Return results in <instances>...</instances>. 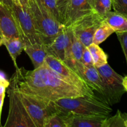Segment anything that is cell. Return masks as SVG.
Masks as SVG:
<instances>
[{"instance_id":"13","label":"cell","mask_w":127,"mask_h":127,"mask_svg":"<svg viewBox=\"0 0 127 127\" xmlns=\"http://www.w3.org/2000/svg\"><path fill=\"white\" fill-rule=\"evenodd\" d=\"M92 11L91 0H70L64 26L69 27L79 17Z\"/></svg>"},{"instance_id":"1","label":"cell","mask_w":127,"mask_h":127,"mask_svg":"<svg viewBox=\"0 0 127 127\" xmlns=\"http://www.w3.org/2000/svg\"><path fill=\"white\" fill-rule=\"evenodd\" d=\"M9 82L17 90L50 101L62 98L89 95L80 88L66 81L44 63L33 70L16 68Z\"/></svg>"},{"instance_id":"12","label":"cell","mask_w":127,"mask_h":127,"mask_svg":"<svg viewBox=\"0 0 127 127\" xmlns=\"http://www.w3.org/2000/svg\"><path fill=\"white\" fill-rule=\"evenodd\" d=\"M64 114L66 127H102L104 122L108 117L99 115Z\"/></svg>"},{"instance_id":"35","label":"cell","mask_w":127,"mask_h":127,"mask_svg":"<svg viewBox=\"0 0 127 127\" xmlns=\"http://www.w3.org/2000/svg\"><path fill=\"white\" fill-rule=\"evenodd\" d=\"M56 1H57V0H56Z\"/></svg>"},{"instance_id":"7","label":"cell","mask_w":127,"mask_h":127,"mask_svg":"<svg viewBox=\"0 0 127 127\" xmlns=\"http://www.w3.org/2000/svg\"><path fill=\"white\" fill-rule=\"evenodd\" d=\"M16 21L19 36L24 44L43 43L33 24L28 7H22L20 4L12 3L11 6Z\"/></svg>"},{"instance_id":"4","label":"cell","mask_w":127,"mask_h":127,"mask_svg":"<svg viewBox=\"0 0 127 127\" xmlns=\"http://www.w3.org/2000/svg\"><path fill=\"white\" fill-rule=\"evenodd\" d=\"M97 69L102 84V98L110 106L120 102L126 92L123 84L124 77L115 72L108 63Z\"/></svg>"},{"instance_id":"11","label":"cell","mask_w":127,"mask_h":127,"mask_svg":"<svg viewBox=\"0 0 127 127\" xmlns=\"http://www.w3.org/2000/svg\"><path fill=\"white\" fill-rule=\"evenodd\" d=\"M0 37L1 38L19 37L18 30L11 6L0 2Z\"/></svg>"},{"instance_id":"8","label":"cell","mask_w":127,"mask_h":127,"mask_svg":"<svg viewBox=\"0 0 127 127\" xmlns=\"http://www.w3.org/2000/svg\"><path fill=\"white\" fill-rule=\"evenodd\" d=\"M103 21L102 17L92 11L79 17L68 27L85 47H88L93 43L95 31Z\"/></svg>"},{"instance_id":"6","label":"cell","mask_w":127,"mask_h":127,"mask_svg":"<svg viewBox=\"0 0 127 127\" xmlns=\"http://www.w3.org/2000/svg\"><path fill=\"white\" fill-rule=\"evenodd\" d=\"M9 99V114L4 127H35L17 91L11 83L7 87Z\"/></svg>"},{"instance_id":"9","label":"cell","mask_w":127,"mask_h":127,"mask_svg":"<svg viewBox=\"0 0 127 127\" xmlns=\"http://www.w3.org/2000/svg\"><path fill=\"white\" fill-rule=\"evenodd\" d=\"M44 63L69 83L80 88L89 95H95L94 91L89 87L84 79L64 61L61 60L53 56L47 55Z\"/></svg>"},{"instance_id":"30","label":"cell","mask_w":127,"mask_h":127,"mask_svg":"<svg viewBox=\"0 0 127 127\" xmlns=\"http://www.w3.org/2000/svg\"><path fill=\"white\" fill-rule=\"evenodd\" d=\"M19 2L22 7H27L28 6V0H19Z\"/></svg>"},{"instance_id":"25","label":"cell","mask_w":127,"mask_h":127,"mask_svg":"<svg viewBox=\"0 0 127 127\" xmlns=\"http://www.w3.org/2000/svg\"><path fill=\"white\" fill-rule=\"evenodd\" d=\"M122 46L127 63V32H115Z\"/></svg>"},{"instance_id":"27","label":"cell","mask_w":127,"mask_h":127,"mask_svg":"<svg viewBox=\"0 0 127 127\" xmlns=\"http://www.w3.org/2000/svg\"><path fill=\"white\" fill-rule=\"evenodd\" d=\"M5 97V93H2L0 95V126H1V111H2V105H3L4 99Z\"/></svg>"},{"instance_id":"28","label":"cell","mask_w":127,"mask_h":127,"mask_svg":"<svg viewBox=\"0 0 127 127\" xmlns=\"http://www.w3.org/2000/svg\"><path fill=\"white\" fill-rule=\"evenodd\" d=\"M8 84H5V83H2V82H0V95L2 94V93H5L6 89L8 87Z\"/></svg>"},{"instance_id":"21","label":"cell","mask_w":127,"mask_h":127,"mask_svg":"<svg viewBox=\"0 0 127 127\" xmlns=\"http://www.w3.org/2000/svg\"><path fill=\"white\" fill-rule=\"evenodd\" d=\"M43 127H66L65 114L60 112L50 114L45 119Z\"/></svg>"},{"instance_id":"19","label":"cell","mask_w":127,"mask_h":127,"mask_svg":"<svg viewBox=\"0 0 127 127\" xmlns=\"http://www.w3.org/2000/svg\"><path fill=\"white\" fill-rule=\"evenodd\" d=\"M102 127H127V114L117 110L115 115L105 119Z\"/></svg>"},{"instance_id":"10","label":"cell","mask_w":127,"mask_h":127,"mask_svg":"<svg viewBox=\"0 0 127 127\" xmlns=\"http://www.w3.org/2000/svg\"><path fill=\"white\" fill-rule=\"evenodd\" d=\"M47 54L62 61L71 59V30L65 27L56 36L50 43L45 45Z\"/></svg>"},{"instance_id":"17","label":"cell","mask_w":127,"mask_h":127,"mask_svg":"<svg viewBox=\"0 0 127 127\" xmlns=\"http://www.w3.org/2000/svg\"><path fill=\"white\" fill-rule=\"evenodd\" d=\"M88 48L91 54L94 65L96 68H99L108 63L107 55L99 45L92 43L88 46Z\"/></svg>"},{"instance_id":"34","label":"cell","mask_w":127,"mask_h":127,"mask_svg":"<svg viewBox=\"0 0 127 127\" xmlns=\"http://www.w3.org/2000/svg\"><path fill=\"white\" fill-rule=\"evenodd\" d=\"M0 82H1V81H0ZM5 84H6V83H5ZM8 85H9V84H8Z\"/></svg>"},{"instance_id":"32","label":"cell","mask_w":127,"mask_h":127,"mask_svg":"<svg viewBox=\"0 0 127 127\" xmlns=\"http://www.w3.org/2000/svg\"><path fill=\"white\" fill-rule=\"evenodd\" d=\"M12 2H14V3H16V4H20L19 2V0H12Z\"/></svg>"},{"instance_id":"20","label":"cell","mask_w":127,"mask_h":127,"mask_svg":"<svg viewBox=\"0 0 127 127\" xmlns=\"http://www.w3.org/2000/svg\"><path fill=\"white\" fill-rule=\"evenodd\" d=\"M112 0H91L93 11L104 18V16L111 11Z\"/></svg>"},{"instance_id":"16","label":"cell","mask_w":127,"mask_h":127,"mask_svg":"<svg viewBox=\"0 0 127 127\" xmlns=\"http://www.w3.org/2000/svg\"><path fill=\"white\" fill-rule=\"evenodd\" d=\"M104 21L115 31V33L127 32V17L124 15L110 11L104 17Z\"/></svg>"},{"instance_id":"33","label":"cell","mask_w":127,"mask_h":127,"mask_svg":"<svg viewBox=\"0 0 127 127\" xmlns=\"http://www.w3.org/2000/svg\"><path fill=\"white\" fill-rule=\"evenodd\" d=\"M2 45V38H1L0 37V46H1Z\"/></svg>"},{"instance_id":"23","label":"cell","mask_w":127,"mask_h":127,"mask_svg":"<svg viewBox=\"0 0 127 127\" xmlns=\"http://www.w3.org/2000/svg\"><path fill=\"white\" fill-rule=\"evenodd\" d=\"M38 1L55 18L57 19L62 24L59 12L57 9L56 0H38Z\"/></svg>"},{"instance_id":"3","label":"cell","mask_w":127,"mask_h":127,"mask_svg":"<svg viewBox=\"0 0 127 127\" xmlns=\"http://www.w3.org/2000/svg\"><path fill=\"white\" fill-rule=\"evenodd\" d=\"M27 7L43 43H50L64 26L55 18L38 0H28Z\"/></svg>"},{"instance_id":"5","label":"cell","mask_w":127,"mask_h":127,"mask_svg":"<svg viewBox=\"0 0 127 127\" xmlns=\"http://www.w3.org/2000/svg\"><path fill=\"white\" fill-rule=\"evenodd\" d=\"M9 83H11V82ZM13 86L14 87V86L13 85ZM15 89L17 91L27 112L33 120L35 126V127H43L47 117L57 112L52 101L29 93L19 91L16 88Z\"/></svg>"},{"instance_id":"24","label":"cell","mask_w":127,"mask_h":127,"mask_svg":"<svg viewBox=\"0 0 127 127\" xmlns=\"http://www.w3.org/2000/svg\"><path fill=\"white\" fill-rule=\"evenodd\" d=\"M114 11L127 17V0H112Z\"/></svg>"},{"instance_id":"15","label":"cell","mask_w":127,"mask_h":127,"mask_svg":"<svg viewBox=\"0 0 127 127\" xmlns=\"http://www.w3.org/2000/svg\"><path fill=\"white\" fill-rule=\"evenodd\" d=\"M2 40V45L5 46L11 56L14 62L15 67L19 68L16 63L17 57L21 55L24 48V43L20 37H12V38H1Z\"/></svg>"},{"instance_id":"26","label":"cell","mask_w":127,"mask_h":127,"mask_svg":"<svg viewBox=\"0 0 127 127\" xmlns=\"http://www.w3.org/2000/svg\"><path fill=\"white\" fill-rule=\"evenodd\" d=\"M81 62L84 65L86 66H92L94 65L93 58L90 51L88 49V47H86L83 50L81 57Z\"/></svg>"},{"instance_id":"14","label":"cell","mask_w":127,"mask_h":127,"mask_svg":"<svg viewBox=\"0 0 127 127\" xmlns=\"http://www.w3.org/2000/svg\"><path fill=\"white\" fill-rule=\"evenodd\" d=\"M24 50L31 58L34 69L43 64L45 59L48 55L46 51L45 46L43 43L24 44Z\"/></svg>"},{"instance_id":"31","label":"cell","mask_w":127,"mask_h":127,"mask_svg":"<svg viewBox=\"0 0 127 127\" xmlns=\"http://www.w3.org/2000/svg\"><path fill=\"white\" fill-rule=\"evenodd\" d=\"M123 84H124V86L125 88V91L127 93V75L125 76V77H124V80H123Z\"/></svg>"},{"instance_id":"22","label":"cell","mask_w":127,"mask_h":127,"mask_svg":"<svg viewBox=\"0 0 127 127\" xmlns=\"http://www.w3.org/2000/svg\"><path fill=\"white\" fill-rule=\"evenodd\" d=\"M85 46L74 36L71 31V59L81 62V57ZM69 59V60H71ZM65 62V61H64Z\"/></svg>"},{"instance_id":"18","label":"cell","mask_w":127,"mask_h":127,"mask_svg":"<svg viewBox=\"0 0 127 127\" xmlns=\"http://www.w3.org/2000/svg\"><path fill=\"white\" fill-rule=\"evenodd\" d=\"M114 33H115V31L106 22L103 21L95 31L93 37V43L100 45Z\"/></svg>"},{"instance_id":"29","label":"cell","mask_w":127,"mask_h":127,"mask_svg":"<svg viewBox=\"0 0 127 127\" xmlns=\"http://www.w3.org/2000/svg\"><path fill=\"white\" fill-rule=\"evenodd\" d=\"M0 2L8 6H11L13 3L12 0H0Z\"/></svg>"},{"instance_id":"2","label":"cell","mask_w":127,"mask_h":127,"mask_svg":"<svg viewBox=\"0 0 127 127\" xmlns=\"http://www.w3.org/2000/svg\"><path fill=\"white\" fill-rule=\"evenodd\" d=\"M52 103L56 111L63 114L99 115L108 117L112 112L111 106L102 98L95 95L62 98L52 101Z\"/></svg>"}]
</instances>
